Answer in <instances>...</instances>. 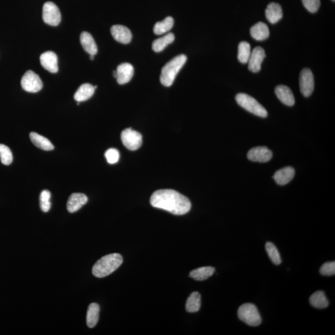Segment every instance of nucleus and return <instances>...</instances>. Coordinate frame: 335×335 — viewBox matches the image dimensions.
I'll return each mask as SVG.
<instances>
[{"label":"nucleus","instance_id":"f257e3e1","mask_svg":"<svg viewBox=\"0 0 335 335\" xmlns=\"http://www.w3.org/2000/svg\"><path fill=\"white\" fill-rule=\"evenodd\" d=\"M153 207L163 209L175 215H184L192 208L189 199L172 189L157 190L150 198Z\"/></svg>","mask_w":335,"mask_h":335},{"label":"nucleus","instance_id":"f03ea898","mask_svg":"<svg viewBox=\"0 0 335 335\" xmlns=\"http://www.w3.org/2000/svg\"><path fill=\"white\" fill-rule=\"evenodd\" d=\"M123 258L119 253H112L102 257L94 264L92 273L97 278H102L114 272L122 265Z\"/></svg>","mask_w":335,"mask_h":335},{"label":"nucleus","instance_id":"7ed1b4c3","mask_svg":"<svg viewBox=\"0 0 335 335\" xmlns=\"http://www.w3.org/2000/svg\"><path fill=\"white\" fill-rule=\"evenodd\" d=\"M187 60L185 55L181 54L173 58L162 68L160 75V82L164 86L169 87L173 85L176 77Z\"/></svg>","mask_w":335,"mask_h":335},{"label":"nucleus","instance_id":"20e7f679","mask_svg":"<svg viewBox=\"0 0 335 335\" xmlns=\"http://www.w3.org/2000/svg\"><path fill=\"white\" fill-rule=\"evenodd\" d=\"M236 102L243 108L246 109L251 114H255L257 116L261 117H267L268 116V112L260 103L250 96V95L245 93H238L235 97Z\"/></svg>","mask_w":335,"mask_h":335},{"label":"nucleus","instance_id":"39448f33","mask_svg":"<svg viewBox=\"0 0 335 335\" xmlns=\"http://www.w3.org/2000/svg\"><path fill=\"white\" fill-rule=\"evenodd\" d=\"M240 320L251 326H257L261 324L262 320L258 308L250 303L243 304L238 310Z\"/></svg>","mask_w":335,"mask_h":335},{"label":"nucleus","instance_id":"423d86ee","mask_svg":"<svg viewBox=\"0 0 335 335\" xmlns=\"http://www.w3.org/2000/svg\"><path fill=\"white\" fill-rule=\"evenodd\" d=\"M23 89L29 93H37L41 90L43 83L38 75L32 70H28L23 75L21 79Z\"/></svg>","mask_w":335,"mask_h":335},{"label":"nucleus","instance_id":"0eeeda50","mask_svg":"<svg viewBox=\"0 0 335 335\" xmlns=\"http://www.w3.org/2000/svg\"><path fill=\"white\" fill-rule=\"evenodd\" d=\"M42 18L46 24L57 27L61 21V13L53 2H46L43 7Z\"/></svg>","mask_w":335,"mask_h":335},{"label":"nucleus","instance_id":"6e6552de","mask_svg":"<svg viewBox=\"0 0 335 335\" xmlns=\"http://www.w3.org/2000/svg\"><path fill=\"white\" fill-rule=\"evenodd\" d=\"M121 140L127 149L134 151L139 149L142 144V136L139 132L129 128L121 133Z\"/></svg>","mask_w":335,"mask_h":335},{"label":"nucleus","instance_id":"1a4fd4ad","mask_svg":"<svg viewBox=\"0 0 335 335\" xmlns=\"http://www.w3.org/2000/svg\"><path fill=\"white\" fill-rule=\"evenodd\" d=\"M300 89L305 97H309L314 89V78L313 72L308 68H304L300 74Z\"/></svg>","mask_w":335,"mask_h":335},{"label":"nucleus","instance_id":"9d476101","mask_svg":"<svg viewBox=\"0 0 335 335\" xmlns=\"http://www.w3.org/2000/svg\"><path fill=\"white\" fill-rule=\"evenodd\" d=\"M247 157L254 162L266 163L273 157V152L266 147H256L248 152Z\"/></svg>","mask_w":335,"mask_h":335},{"label":"nucleus","instance_id":"9b49d317","mask_svg":"<svg viewBox=\"0 0 335 335\" xmlns=\"http://www.w3.org/2000/svg\"><path fill=\"white\" fill-rule=\"evenodd\" d=\"M266 57L265 52L261 47H256L251 52L248 60V69L253 73L261 70V64Z\"/></svg>","mask_w":335,"mask_h":335},{"label":"nucleus","instance_id":"f8f14e48","mask_svg":"<svg viewBox=\"0 0 335 335\" xmlns=\"http://www.w3.org/2000/svg\"><path fill=\"white\" fill-rule=\"evenodd\" d=\"M41 65L51 73L56 74L59 71L57 55L52 51L45 52L40 57Z\"/></svg>","mask_w":335,"mask_h":335},{"label":"nucleus","instance_id":"ddd939ff","mask_svg":"<svg viewBox=\"0 0 335 335\" xmlns=\"http://www.w3.org/2000/svg\"><path fill=\"white\" fill-rule=\"evenodd\" d=\"M116 72L117 82L119 85H124L131 80L134 75V69L131 63H123L117 66Z\"/></svg>","mask_w":335,"mask_h":335},{"label":"nucleus","instance_id":"4468645a","mask_svg":"<svg viewBox=\"0 0 335 335\" xmlns=\"http://www.w3.org/2000/svg\"><path fill=\"white\" fill-rule=\"evenodd\" d=\"M113 38L118 42L129 44L132 40V33L129 29L123 25H114L111 29Z\"/></svg>","mask_w":335,"mask_h":335},{"label":"nucleus","instance_id":"2eb2a0df","mask_svg":"<svg viewBox=\"0 0 335 335\" xmlns=\"http://www.w3.org/2000/svg\"><path fill=\"white\" fill-rule=\"evenodd\" d=\"M88 202V198L82 193H74L68 198L66 207L69 212L78 211Z\"/></svg>","mask_w":335,"mask_h":335},{"label":"nucleus","instance_id":"dca6fc26","mask_svg":"<svg viewBox=\"0 0 335 335\" xmlns=\"http://www.w3.org/2000/svg\"><path fill=\"white\" fill-rule=\"evenodd\" d=\"M295 176V170L293 167L288 166L278 170L274 175V180L279 185H285L293 180Z\"/></svg>","mask_w":335,"mask_h":335},{"label":"nucleus","instance_id":"f3484780","mask_svg":"<svg viewBox=\"0 0 335 335\" xmlns=\"http://www.w3.org/2000/svg\"><path fill=\"white\" fill-rule=\"evenodd\" d=\"M275 93L278 99L288 106H293L295 104V98H294L291 89L284 85H279L275 89Z\"/></svg>","mask_w":335,"mask_h":335},{"label":"nucleus","instance_id":"a211bd4d","mask_svg":"<svg viewBox=\"0 0 335 335\" xmlns=\"http://www.w3.org/2000/svg\"><path fill=\"white\" fill-rule=\"evenodd\" d=\"M266 17L271 24H276L282 18L283 12L281 5L276 3H271L265 11Z\"/></svg>","mask_w":335,"mask_h":335},{"label":"nucleus","instance_id":"6ab92c4d","mask_svg":"<svg viewBox=\"0 0 335 335\" xmlns=\"http://www.w3.org/2000/svg\"><path fill=\"white\" fill-rule=\"evenodd\" d=\"M250 34L254 39L262 41L269 37L270 30L267 24L262 22H258L251 27Z\"/></svg>","mask_w":335,"mask_h":335},{"label":"nucleus","instance_id":"aec40b11","mask_svg":"<svg viewBox=\"0 0 335 335\" xmlns=\"http://www.w3.org/2000/svg\"><path fill=\"white\" fill-rule=\"evenodd\" d=\"M80 42L86 53L89 55H96L98 53V47L93 36L88 32H83L80 35Z\"/></svg>","mask_w":335,"mask_h":335},{"label":"nucleus","instance_id":"412c9836","mask_svg":"<svg viewBox=\"0 0 335 335\" xmlns=\"http://www.w3.org/2000/svg\"><path fill=\"white\" fill-rule=\"evenodd\" d=\"M95 88L91 84L85 83L80 86L74 95V99L77 102H83L93 96Z\"/></svg>","mask_w":335,"mask_h":335},{"label":"nucleus","instance_id":"4be33fe9","mask_svg":"<svg viewBox=\"0 0 335 335\" xmlns=\"http://www.w3.org/2000/svg\"><path fill=\"white\" fill-rule=\"evenodd\" d=\"M30 137L32 142L38 148L45 150V151H51V150H54V147L53 143L47 138L43 137L36 132H31Z\"/></svg>","mask_w":335,"mask_h":335},{"label":"nucleus","instance_id":"5701e85b","mask_svg":"<svg viewBox=\"0 0 335 335\" xmlns=\"http://www.w3.org/2000/svg\"><path fill=\"white\" fill-rule=\"evenodd\" d=\"M215 273V268L211 267H206L197 268L190 271L189 277L196 281H204Z\"/></svg>","mask_w":335,"mask_h":335},{"label":"nucleus","instance_id":"b1692460","mask_svg":"<svg viewBox=\"0 0 335 335\" xmlns=\"http://www.w3.org/2000/svg\"><path fill=\"white\" fill-rule=\"evenodd\" d=\"M100 306L96 303H92L89 305L86 315V324L89 328H94L99 320Z\"/></svg>","mask_w":335,"mask_h":335},{"label":"nucleus","instance_id":"393cba45","mask_svg":"<svg viewBox=\"0 0 335 335\" xmlns=\"http://www.w3.org/2000/svg\"><path fill=\"white\" fill-rule=\"evenodd\" d=\"M175 35L170 33L166 35L156 39L152 43V49L155 53H160L165 49L167 45L172 44L175 40Z\"/></svg>","mask_w":335,"mask_h":335},{"label":"nucleus","instance_id":"a878e982","mask_svg":"<svg viewBox=\"0 0 335 335\" xmlns=\"http://www.w3.org/2000/svg\"><path fill=\"white\" fill-rule=\"evenodd\" d=\"M201 297L198 292L193 293L187 298L186 310L189 313H197L201 308Z\"/></svg>","mask_w":335,"mask_h":335},{"label":"nucleus","instance_id":"bb28decb","mask_svg":"<svg viewBox=\"0 0 335 335\" xmlns=\"http://www.w3.org/2000/svg\"><path fill=\"white\" fill-rule=\"evenodd\" d=\"M310 304L315 308H325L328 307L329 303L324 293L322 291L316 292L309 299Z\"/></svg>","mask_w":335,"mask_h":335},{"label":"nucleus","instance_id":"cd10ccee","mask_svg":"<svg viewBox=\"0 0 335 335\" xmlns=\"http://www.w3.org/2000/svg\"><path fill=\"white\" fill-rule=\"evenodd\" d=\"M173 25H174V19L172 17H166L163 21L156 23L154 28V33L157 35H161L171 30Z\"/></svg>","mask_w":335,"mask_h":335},{"label":"nucleus","instance_id":"c85d7f7f","mask_svg":"<svg viewBox=\"0 0 335 335\" xmlns=\"http://www.w3.org/2000/svg\"><path fill=\"white\" fill-rule=\"evenodd\" d=\"M251 46L249 43L243 41L240 43L238 48V59L242 63H247L251 55Z\"/></svg>","mask_w":335,"mask_h":335},{"label":"nucleus","instance_id":"c756f323","mask_svg":"<svg viewBox=\"0 0 335 335\" xmlns=\"http://www.w3.org/2000/svg\"><path fill=\"white\" fill-rule=\"evenodd\" d=\"M265 248L268 255L269 256L271 260L272 261L273 264L276 265L281 264L282 262L281 256H280L278 248H276L275 245L273 243L268 242L266 244Z\"/></svg>","mask_w":335,"mask_h":335},{"label":"nucleus","instance_id":"7c9ffc66","mask_svg":"<svg viewBox=\"0 0 335 335\" xmlns=\"http://www.w3.org/2000/svg\"><path fill=\"white\" fill-rule=\"evenodd\" d=\"M51 193L48 190H44L40 195V207L44 212H47L51 209Z\"/></svg>","mask_w":335,"mask_h":335},{"label":"nucleus","instance_id":"2f4dec72","mask_svg":"<svg viewBox=\"0 0 335 335\" xmlns=\"http://www.w3.org/2000/svg\"><path fill=\"white\" fill-rule=\"evenodd\" d=\"M0 160L5 165H10L13 161V155L9 147L0 144Z\"/></svg>","mask_w":335,"mask_h":335},{"label":"nucleus","instance_id":"473e14b6","mask_svg":"<svg viewBox=\"0 0 335 335\" xmlns=\"http://www.w3.org/2000/svg\"><path fill=\"white\" fill-rule=\"evenodd\" d=\"M105 157L109 164H115L119 160V152L117 149H109L105 153Z\"/></svg>","mask_w":335,"mask_h":335},{"label":"nucleus","instance_id":"72a5a7b5","mask_svg":"<svg viewBox=\"0 0 335 335\" xmlns=\"http://www.w3.org/2000/svg\"><path fill=\"white\" fill-rule=\"evenodd\" d=\"M320 272L323 276H333L335 274V262H325L320 268Z\"/></svg>","mask_w":335,"mask_h":335},{"label":"nucleus","instance_id":"f704fd0d","mask_svg":"<svg viewBox=\"0 0 335 335\" xmlns=\"http://www.w3.org/2000/svg\"><path fill=\"white\" fill-rule=\"evenodd\" d=\"M306 9L310 13H316L320 6V0H302Z\"/></svg>","mask_w":335,"mask_h":335},{"label":"nucleus","instance_id":"c9c22d12","mask_svg":"<svg viewBox=\"0 0 335 335\" xmlns=\"http://www.w3.org/2000/svg\"><path fill=\"white\" fill-rule=\"evenodd\" d=\"M94 55H90V59H91V60H94Z\"/></svg>","mask_w":335,"mask_h":335},{"label":"nucleus","instance_id":"e433bc0d","mask_svg":"<svg viewBox=\"0 0 335 335\" xmlns=\"http://www.w3.org/2000/svg\"><path fill=\"white\" fill-rule=\"evenodd\" d=\"M332 1H333V2H334V1H335V0H332Z\"/></svg>","mask_w":335,"mask_h":335}]
</instances>
